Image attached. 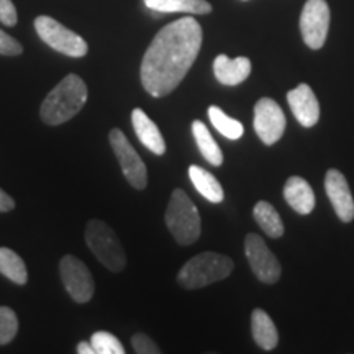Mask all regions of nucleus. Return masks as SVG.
I'll return each instance as SVG.
<instances>
[{"instance_id": "aec40b11", "label": "nucleus", "mask_w": 354, "mask_h": 354, "mask_svg": "<svg viewBox=\"0 0 354 354\" xmlns=\"http://www.w3.org/2000/svg\"><path fill=\"white\" fill-rule=\"evenodd\" d=\"M192 133L196 143L201 149L202 156L210 162L212 166H221L223 165V153H221L220 146L216 145V141L212 136L207 125L201 120H196L192 123Z\"/></svg>"}, {"instance_id": "393cba45", "label": "nucleus", "mask_w": 354, "mask_h": 354, "mask_svg": "<svg viewBox=\"0 0 354 354\" xmlns=\"http://www.w3.org/2000/svg\"><path fill=\"white\" fill-rule=\"evenodd\" d=\"M19 331V318L17 313L8 307H0V344L13 342Z\"/></svg>"}, {"instance_id": "2eb2a0df", "label": "nucleus", "mask_w": 354, "mask_h": 354, "mask_svg": "<svg viewBox=\"0 0 354 354\" xmlns=\"http://www.w3.org/2000/svg\"><path fill=\"white\" fill-rule=\"evenodd\" d=\"M131 123H133V128H135V133L136 136H138V140L149 149V151L158 154V156H161V154L166 153V141L162 138L161 131H159L156 123H154L151 118L143 112V110L141 109L133 110Z\"/></svg>"}, {"instance_id": "6ab92c4d", "label": "nucleus", "mask_w": 354, "mask_h": 354, "mask_svg": "<svg viewBox=\"0 0 354 354\" xmlns=\"http://www.w3.org/2000/svg\"><path fill=\"white\" fill-rule=\"evenodd\" d=\"M145 6L162 13L183 12L192 15H207L212 12V6L207 0H145Z\"/></svg>"}, {"instance_id": "39448f33", "label": "nucleus", "mask_w": 354, "mask_h": 354, "mask_svg": "<svg viewBox=\"0 0 354 354\" xmlns=\"http://www.w3.org/2000/svg\"><path fill=\"white\" fill-rule=\"evenodd\" d=\"M86 243L109 271L122 272L127 266V254L112 228L102 220H88L86 225Z\"/></svg>"}, {"instance_id": "f03ea898", "label": "nucleus", "mask_w": 354, "mask_h": 354, "mask_svg": "<svg viewBox=\"0 0 354 354\" xmlns=\"http://www.w3.org/2000/svg\"><path fill=\"white\" fill-rule=\"evenodd\" d=\"M87 95L88 91L84 79L77 74H68L43 100L39 117L46 125H63L81 112Z\"/></svg>"}, {"instance_id": "4be33fe9", "label": "nucleus", "mask_w": 354, "mask_h": 354, "mask_svg": "<svg viewBox=\"0 0 354 354\" xmlns=\"http://www.w3.org/2000/svg\"><path fill=\"white\" fill-rule=\"evenodd\" d=\"M0 274H3L19 286H24L28 281V272H26L24 259L10 248H0Z\"/></svg>"}, {"instance_id": "c756f323", "label": "nucleus", "mask_w": 354, "mask_h": 354, "mask_svg": "<svg viewBox=\"0 0 354 354\" xmlns=\"http://www.w3.org/2000/svg\"><path fill=\"white\" fill-rule=\"evenodd\" d=\"M76 351H77L79 354H95V349L92 348L91 342H81V343L77 344Z\"/></svg>"}, {"instance_id": "0eeeda50", "label": "nucleus", "mask_w": 354, "mask_h": 354, "mask_svg": "<svg viewBox=\"0 0 354 354\" xmlns=\"http://www.w3.org/2000/svg\"><path fill=\"white\" fill-rule=\"evenodd\" d=\"M109 140L110 145H112L115 156H117L118 162H120L125 179L135 189L143 190L148 185V171H146L143 159L135 151V148L128 141L125 133L120 128H113L109 133Z\"/></svg>"}, {"instance_id": "5701e85b", "label": "nucleus", "mask_w": 354, "mask_h": 354, "mask_svg": "<svg viewBox=\"0 0 354 354\" xmlns=\"http://www.w3.org/2000/svg\"><path fill=\"white\" fill-rule=\"evenodd\" d=\"M209 118L212 125L216 128V131H220L225 138L240 140L243 133H245V128H243L241 122L228 117V115L225 113L220 107H216V105L209 107Z\"/></svg>"}, {"instance_id": "9d476101", "label": "nucleus", "mask_w": 354, "mask_h": 354, "mask_svg": "<svg viewBox=\"0 0 354 354\" xmlns=\"http://www.w3.org/2000/svg\"><path fill=\"white\" fill-rule=\"evenodd\" d=\"M245 253L253 269L254 276L264 284H276L281 279L282 268L279 259L271 253L263 238L256 233H250L245 240Z\"/></svg>"}, {"instance_id": "cd10ccee", "label": "nucleus", "mask_w": 354, "mask_h": 354, "mask_svg": "<svg viewBox=\"0 0 354 354\" xmlns=\"http://www.w3.org/2000/svg\"><path fill=\"white\" fill-rule=\"evenodd\" d=\"M19 15L12 0H0V21L7 26H15Z\"/></svg>"}, {"instance_id": "1a4fd4ad", "label": "nucleus", "mask_w": 354, "mask_h": 354, "mask_svg": "<svg viewBox=\"0 0 354 354\" xmlns=\"http://www.w3.org/2000/svg\"><path fill=\"white\" fill-rule=\"evenodd\" d=\"M59 276L64 289L77 304H87L94 295V277L81 259L73 254L63 256L59 261Z\"/></svg>"}, {"instance_id": "f257e3e1", "label": "nucleus", "mask_w": 354, "mask_h": 354, "mask_svg": "<svg viewBox=\"0 0 354 354\" xmlns=\"http://www.w3.org/2000/svg\"><path fill=\"white\" fill-rule=\"evenodd\" d=\"M202 26L194 17H184L153 38L141 61V84L149 95L166 97L184 81L202 46Z\"/></svg>"}, {"instance_id": "f3484780", "label": "nucleus", "mask_w": 354, "mask_h": 354, "mask_svg": "<svg viewBox=\"0 0 354 354\" xmlns=\"http://www.w3.org/2000/svg\"><path fill=\"white\" fill-rule=\"evenodd\" d=\"M251 331L256 344L264 351H271L277 346L279 333L276 325L271 320V317L264 310L256 308L251 315Z\"/></svg>"}, {"instance_id": "7c9ffc66", "label": "nucleus", "mask_w": 354, "mask_h": 354, "mask_svg": "<svg viewBox=\"0 0 354 354\" xmlns=\"http://www.w3.org/2000/svg\"><path fill=\"white\" fill-rule=\"evenodd\" d=\"M243 2H246V0H243Z\"/></svg>"}, {"instance_id": "a878e982", "label": "nucleus", "mask_w": 354, "mask_h": 354, "mask_svg": "<svg viewBox=\"0 0 354 354\" xmlns=\"http://www.w3.org/2000/svg\"><path fill=\"white\" fill-rule=\"evenodd\" d=\"M131 344L138 354H159L161 353V349L158 348V344L154 343L148 335H143V333H136L135 336H133Z\"/></svg>"}, {"instance_id": "f8f14e48", "label": "nucleus", "mask_w": 354, "mask_h": 354, "mask_svg": "<svg viewBox=\"0 0 354 354\" xmlns=\"http://www.w3.org/2000/svg\"><path fill=\"white\" fill-rule=\"evenodd\" d=\"M325 190L338 218L344 223L354 220V198L343 172H339L338 169H330L326 172Z\"/></svg>"}, {"instance_id": "c85d7f7f", "label": "nucleus", "mask_w": 354, "mask_h": 354, "mask_svg": "<svg viewBox=\"0 0 354 354\" xmlns=\"http://www.w3.org/2000/svg\"><path fill=\"white\" fill-rule=\"evenodd\" d=\"M15 209V201L0 189V212H12Z\"/></svg>"}, {"instance_id": "6e6552de", "label": "nucleus", "mask_w": 354, "mask_h": 354, "mask_svg": "<svg viewBox=\"0 0 354 354\" xmlns=\"http://www.w3.org/2000/svg\"><path fill=\"white\" fill-rule=\"evenodd\" d=\"M330 30V7L326 0H307L300 13V33L310 50H320Z\"/></svg>"}, {"instance_id": "7ed1b4c3", "label": "nucleus", "mask_w": 354, "mask_h": 354, "mask_svg": "<svg viewBox=\"0 0 354 354\" xmlns=\"http://www.w3.org/2000/svg\"><path fill=\"white\" fill-rule=\"evenodd\" d=\"M233 271V261L228 256L207 251L189 259L177 274V282L189 290L202 289L227 279Z\"/></svg>"}, {"instance_id": "ddd939ff", "label": "nucleus", "mask_w": 354, "mask_h": 354, "mask_svg": "<svg viewBox=\"0 0 354 354\" xmlns=\"http://www.w3.org/2000/svg\"><path fill=\"white\" fill-rule=\"evenodd\" d=\"M287 102L294 117L302 127H315L320 120V105L308 84H299L297 87L292 88L287 94Z\"/></svg>"}, {"instance_id": "b1692460", "label": "nucleus", "mask_w": 354, "mask_h": 354, "mask_svg": "<svg viewBox=\"0 0 354 354\" xmlns=\"http://www.w3.org/2000/svg\"><path fill=\"white\" fill-rule=\"evenodd\" d=\"M92 348L95 349V354H123L125 348L118 342V338L109 331H97L91 338Z\"/></svg>"}, {"instance_id": "412c9836", "label": "nucleus", "mask_w": 354, "mask_h": 354, "mask_svg": "<svg viewBox=\"0 0 354 354\" xmlns=\"http://www.w3.org/2000/svg\"><path fill=\"white\" fill-rule=\"evenodd\" d=\"M253 216L261 230L271 238H281L284 234V223L277 210L269 202L259 201L253 209Z\"/></svg>"}, {"instance_id": "a211bd4d", "label": "nucleus", "mask_w": 354, "mask_h": 354, "mask_svg": "<svg viewBox=\"0 0 354 354\" xmlns=\"http://www.w3.org/2000/svg\"><path fill=\"white\" fill-rule=\"evenodd\" d=\"M189 177L192 180L194 187L198 190V194L207 198L212 203H220L223 202L225 192L218 180L214 174H210L209 171L203 169L201 166H190L189 167Z\"/></svg>"}, {"instance_id": "dca6fc26", "label": "nucleus", "mask_w": 354, "mask_h": 354, "mask_svg": "<svg viewBox=\"0 0 354 354\" xmlns=\"http://www.w3.org/2000/svg\"><path fill=\"white\" fill-rule=\"evenodd\" d=\"M284 198L300 215L312 214V210L315 209V194L304 177H289L284 185Z\"/></svg>"}, {"instance_id": "bb28decb", "label": "nucleus", "mask_w": 354, "mask_h": 354, "mask_svg": "<svg viewBox=\"0 0 354 354\" xmlns=\"http://www.w3.org/2000/svg\"><path fill=\"white\" fill-rule=\"evenodd\" d=\"M24 53V46L10 35L0 30V55L3 56H19Z\"/></svg>"}, {"instance_id": "4468645a", "label": "nucleus", "mask_w": 354, "mask_h": 354, "mask_svg": "<svg viewBox=\"0 0 354 354\" xmlns=\"http://www.w3.org/2000/svg\"><path fill=\"white\" fill-rule=\"evenodd\" d=\"M214 74L223 86H238L251 74V61L245 56L230 59L227 55H218L214 61Z\"/></svg>"}, {"instance_id": "423d86ee", "label": "nucleus", "mask_w": 354, "mask_h": 354, "mask_svg": "<svg viewBox=\"0 0 354 354\" xmlns=\"http://www.w3.org/2000/svg\"><path fill=\"white\" fill-rule=\"evenodd\" d=\"M35 30L38 37L43 39L48 46L56 50L61 55L69 57H82L87 55L88 46L86 39L74 33L73 30L66 28L59 21L48 15H39L35 19Z\"/></svg>"}, {"instance_id": "20e7f679", "label": "nucleus", "mask_w": 354, "mask_h": 354, "mask_svg": "<svg viewBox=\"0 0 354 354\" xmlns=\"http://www.w3.org/2000/svg\"><path fill=\"white\" fill-rule=\"evenodd\" d=\"M165 218L167 230L179 245L189 246L201 236V215L196 203L190 201L183 189H176L172 192Z\"/></svg>"}, {"instance_id": "9b49d317", "label": "nucleus", "mask_w": 354, "mask_h": 354, "mask_svg": "<svg viewBox=\"0 0 354 354\" xmlns=\"http://www.w3.org/2000/svg\"><path fill=\"white\" fill-rule=\"evenodd\" d=\"M254 131L264 145L271 146L286 131V115L276 100L263 97L254 105Z\"/></svg>"}]
</instances>
